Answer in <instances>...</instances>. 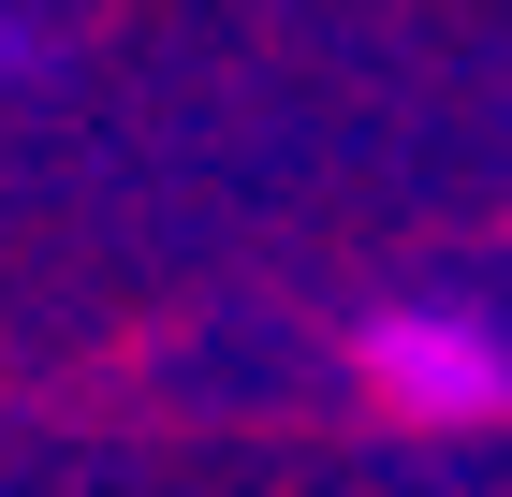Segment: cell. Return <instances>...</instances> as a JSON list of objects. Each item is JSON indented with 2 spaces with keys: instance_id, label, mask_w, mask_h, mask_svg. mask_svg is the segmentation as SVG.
I'll list each match as a JSON object with an SVG mask.
<instances>
[{
  "instance_id": "obj_1",
  "label": "cell",
  "mask_w": 512,
  "mask_h": 497,
  "mask_svg": "<svg viewBox=\"0 0 512 497\" xmlns=\"http://www.w3.org/2000/svg\"><path fill=\"white\" fill-rule=\"evenodd\" d=\"M352 381H366V410L469 439V424H512V337L469 322V307H381L352 337Z\"/></svg>"
}]
</instances>
